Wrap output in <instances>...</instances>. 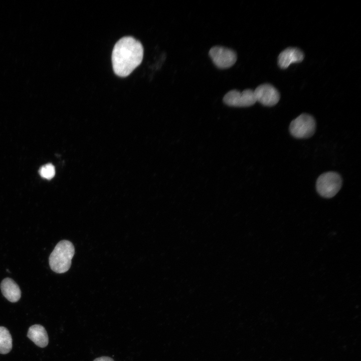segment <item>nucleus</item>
I'll use <instances>...</instances> for the list:
<instances>
[{"instance_id": "nucleus-1", "label": "nucleus", "mask_w": 361, "mask_h": 361, "mask_svg": "<svg viewBox=\"0 0 361 361\" xmlns=\"http://www.w3.org/2000/svg\"><path fill=\"white\" fill-rule=\"evenodd\" d=\"M143 48L132 37H124L115 45L112 53L114 73L120 77L128 76L142 62Z\"/></svg>"}, {"instance_id": "nucleus-2", "label": "nucleus", "mask_w": 361, "mask_h": 361, "mask_svg": "<svg viewBox=\"0 0 361 361\" xmlns=\"http://www.w3.org/2000/svg\"><path fill=\"white\" fill-rule=\"evenodd\" d=\"M74 253V247L71 242L60 241L50 255L49 260L51 269L57 273L67 272L70 268Z\"/></svg>"}, {"instance_id": "nucleus-3", "label": "nucleus", "mask_w": 361, "mask_h": 361, "mask_svg": "<svg viewBox=\"0 0 361 361\" xmlns=\"http://www.w3.org/2000/svg\"><path fill=\"white\" fill-rule=\"evenodd\" d=\"M342 185L340 175L334 171L326 172L317 178L316 188L318 193L322 197L330 198L340 190Z\"/></svg>"}, {"instance_id": "nucleus-4", "label": "nucleus", "mask_w": 361, "mask_h": 361, "mask_svg": "<svg viewBox=\"0 0 361 361\" xmlns=\"http://www.w3.org/2000/svg\"><path fill=\"white\" fill-rule=\"evenodd\" d=\"M316 122L310 115L303 113L290 123L289 131L291 135L297 138H307L314 133Z\"/></svg>"}, {"instance_id": "nucleus-5", "label": "nucleus", "mask_w": 361, "mask_h": 361, "mask_svg": "<svg viewBox=\"0 0 361 361\" xmlns=\"http://www.w3.org/2000/svg\"><path fill=\"white\" fill-rule=\"evenodd\" d=\"M226 105L233 107H248L254 105L256 100L254 90L247 89L241 92L232 90L227 93L223 98Z\"/></svg>"}, {"instance_id": "nucleus-6", "label": "nucleus", "mask_w": 361, "mask_h": 361, "mask_svg": "<svg viewBox=\"0 0 361 361\" xmlns=\"http://www.w3.org/2000/svg\"><path fill=\"white\" fill-rule=\"evenodd\" d=\"M209 54L215 65L221 69L231 67L235 63L237 59L235 51L219 46L211 48Z\"/></svg>"}, {"instance_id": "nucleus-7", "label": "nucleus", "mask_w": 361, "mask_h": 361, "mask_svg": "<svg viewBox=\"0 0 361 361\" xmlns=\"http://www.w3.org/2000/svg\"><path fill=\"white\" fill-rule=\"evenodd\" d=\"M256 101L266 106L276 105L280 99L278 90L269 84H263L258 86L254 90Z\"/></svg>"}, {"instance_id": "nucleus-8", "label": "nucleus", "mask_w": 361, "mask_h": 361, "mask_svg": "<svg viewBox=\"0 0 361 361\" xmlns=\"http://www.w3.org/2000/svg\"><path fill=\"white\" fill-rule=\"evenodd\" d=\"M304 58L303 52L296 48H287L278 56V64L282 69L287 68L290 64L301 62Z\"/></svg>"}, {"instance_id": "nucleus-9", "label": "nucleus", "mask_w": 361, "mask_h": 361, "mask_svg": "<svg viewBox=\"0 0 361 361\" xmlns=\"http://www.w3.org/2000/svg\"><path fill=\"white\" fill-rule=\"evenodd\" d=\"M1 289L4 296L11 302H16L21 298L20 288L11 278H6L3 279L1 284Z\"/></svg>"}, {"instance_id": "nucleus-10", "label": "nucleus", "mask_w": 361, "mask_h": 361, "mask_svg": "<svg viewBox=\"0 0 361 361\" xmlns=\"http://www.w3.org/2000/svg\"><path fill=\"white\" fill-rule=\"evenodd\" d=\"M27 336L34 343L40 347H46L49 342L47 332L41 325L35 324L29 328Z\"/></svg>"}, {"instance_id": "nucleus-11", "label": "nucleus", "mask_w": 361, "mask_h": 361, "mask_svg": "<svg viewBox=\"0 0 361 361\" xmlns=\"http://www.w3.org/2000/svg\"><path fill=\"white\" fill-rule=\"evenodd\" d=\"M12 338L9 330L0 326V353L7 354L12 348Z\"/></svg>"}, {"instance_id": "nucleus-12", "label": "nucleus", "mask_w": 361, "mask_h": 361, "mask_svg": "<svg viewBox=\"0 0 361 361\" xmlns=\"http://www.w3.org/2000/svg\"><path fill=\"white\" fill-rule=\"evenodd\" d=\"M39 173L42 177L47 179H50L52 178L55 174V169L52 164H46L40 168Z\"/></svg>"}, {"instance_id": "nucleus-13", "label": "nucleus", "mask_w": 361, "mask_h": 361, "mask_svg": "<svg viewBox=\"0 0 361 361\" xmlns=\"http://www.w3.org/2000/svg\"><path fill=\"white\" fill-rule=\"evenodd\" d=\"M93 361H114L112 358L108 356H101L95 358Z\"/></svg>"}]
</instances>
